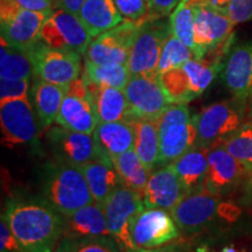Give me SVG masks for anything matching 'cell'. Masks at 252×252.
<instances>
[{
    "mask_svg": "<svg viewBox=\"0 0 252 252\" xmlns=\"http://www.w3.org/2000/svg\"><path fill=\"white\" fill-rule=\"evenodd\" d=\"M23 252H55L64 217L45 198H11L1 214Z\"/></svg>",
    "mask_w": 252,
    "mask_h": 252,
    "instance_id": "6da1fadb",
    "label": "cell"
},
{
    "mask_svg": "<svg viewBox=\"0 0 252 252\" xmlns=\"http://www.w3.org/2000/svg\"><path fill=\"white\" fill-rule=\"evenodd\" d=\"M229 50L210 53L202 59L194 58L181 67L160 75V82L172 102L187 104L200 97L222 70L223 59Z\"/></svg>",
    "mask_w": 252,
    "mask_h": 252,
    "instance_id": "7a4b0ae2",
    "label": "cell"
},
{
    "mask_svg": "<svg viewBox=\"0 0 252 252\" xmlns=\"http://www.w3.org/2000/svg\"><path fill=\"white\" fill-rule=\"evenodd\" d=\"M42 193L43 198L62 215H69L94 202L81 167L56 160L47 167Z\"/></svg>",
    "mask_w": 252,
    "mask_h": 252,
    "instance_id": "3957f363",
    "label": "cell"
},
{
    "mask_svg": "<svg viewBox=\"0 0 252 252\" xmlns=\"http://www.w3.org/2000/svg\"><path fill=\"white\" fill-rule=\"evenodd\" d=\"M248 103L237 98L212 104L194 116L196 127L195 146L209 150L224 143L247 122Z\"/></svg>",
    "mask_w": 252,
    "mask_h": 252,
    "instance_id": "277c9868",
    "label": "cell"
},
{
    "mask_svg": "<svg viewBox=\"0 0 252 252\" xmlns=\"http://www.w3.org/2000/svg\"><path fill=\"white\" fill-rule=\"evenodd\" d=\"M160 139L159 167L171 165L196 144V127L185 103H173L157 119Z\"/></svg>",
    "mask_w": 252,
    "mask_h": 252,
    "instance_id": "5b68a950",
    "label": "cell"
},
{
    "mask_svg": "<svg viewBox=\"0 0 252 252\" xmlns=\"http://www.w3.org/2000/svg\"><path fill=\"white\" fill-rule=\"evenodd\" d=\"M103 209L110 235L122 252L134 251L137 248L132 239V225L137 216L146 209L143 196L123 185L104 202Z\"/></svg>",
    "mask_w": 252,
    "mask_h": 252,
    "instance_id": "8992f818",
    "label": "cell"
},
{
    "mask_svg": "<svg viewBox=\"0 0 252 252\" xmlns=\"http://www.w3.org/2000/svg\"><path fill=\"white\" fill-rule=\"evenodd\" d=\"M195 56L202 59L210 53L230 48L234 21L226 8L207 4H194Z\"/></svg>",
    "mask_w": 252,
    "mask_h": 252,
    "instance_id": "52a82bcc",
    "label": "cell"
},
{
    "mask_svg": "<svg viewBox=\"0 0 252 252\" xmlns=\"http://www.w3.org/2000/svg\"><path fill=\"white\" fill-rule=\"evenodd\" d=\"M53 11L36 12L21 8L13 0H0L1 39L19 49L30 50L37 41L45 21Z\"/></svg>",
    "mask_w": 252,
    "mask_h": 252,
    "instance_id": "ba28073f",
    "label": "cell"
},
{
    "mask_svg": "<svg viewBox=\"0 0 252 252\" xmlns=\"http://www.w3.org/2000/svg\"><path fill=\"white\" fill-rule=\"evenodd\" d=\"M35 77L58 86L69 87L80 77L81 54L70 50L53 48L37 41L28 50Z\"/></svg>",
    "mask_w": 252,
    "mask_h": 252,
    "instance_id": "9c48e42d",
    "label": "cell"
},
{
    "mask_svg": "<svg viewBox=\"0 0 252 252\" xmlns=\"http://www.w3.org/2000/svg\"><path fill=\"white\" fill-rule=\"evenodd\" d=\"M169 32V24L162 23L161 19L140 21L127 62L131 76L158 75L161 49Z\"/></svg>",
    "mask_w": 252,
    "mask_h": 252,
    "instance_id": "30bf717a",
    "label": "cell"
},
{
    "mask_svg": "<svg viewBox=\"0 0 252 252\" xmlns=\"http://www.w3.org/2000/svg\"><path fill=\"white\" fill-rule=\"evenodd\" d=\"M133 119L157 121L173 102L163 89L159 75H133L125 87Z\"/></svg>",
    "mask_w": 252,
    "mask_h": 252,
    "instance_id": "8fae6325",
    "label": "cell"
},
{
    "mask_svg": "<svg viewBox=\"0 0 252 252\" xmlns=\"http://www.w3.org/2000/svg\"><path fill=\"white\" fill-rule=\"evenodd\" d=\"M40 40L53 48L86 54L93 36L80 15L55 8L41 28Z\"/></svg>",
    "mask_w": 252,
    "mask_h": 252,
    "instance_id": "7c38bea8",
    "label": "cell"
},
{
    "mask_svg": "<svg viewBox=\"0 0 252 252\" xmlns=\"http://www.w3.org/2000/svg\"><path fill=\"white\" fill-rule=\"evenodd\" d=\"M222 196L206 188L188 193L171 213L176 225L185 235H195L209 228L217 217Z\"/></svg>",
    "mask_w": 252,
    "mask_h": 252,
    "instance_id": "4fadbf2b",
    "label": "cell"
},
{
    "mask_svg": "<svg viewBox=\"0 0 252 252\" xmlns=\"http://www.w3.org/2000/svg\"><path fill=\"white\" fill-rule=\"evenodd\" d=\"M139 23L126 20L104 32L88 46L86 61L94 64H127Z\"/></svg>",
    "mask_w": 252,
    "mask_h": 252,
    "instance_id": "5bb4252c",
    "label": "cell"
},
{
    "mask_svg": "<svg viewBox=\"0 0 252 252\" xmlns=\"http://www.w3.org/2000/svg\"><path fill=\"white\" fill-rule=\"evenodd\" d=\"M2 144L8 147L31 143L40 133L35 111L30 98L8 100L0 106Z\"/></svg>",
    "mask_w": 252,
    "mask_h": 252,
    "instance_id": "9a60e30c",
    "label": "cell"
},
{
    "mask_svg": "<svg viewBox=\"0 0 252 252\" xmlns=\"http://www.w3.org/2000/svg\"><path fill=\"white\" fill-rule=\"evenodd\" d=\"M180 236L172 214L162 209H146L132 225V239L137 249H152L174 242Z\"/></svg>",
    "mask_w": 252,
    "mask_h": 252,
    "instance_id": "2e32d148",
    "label": "cell"
},
{
    "mask_svg": "<svg viewBox=\"0 0 252 252\" xmlns=\"http://www.w3.org/2000/svg\"><path fill=\"white\" fill-rule=\"evenodd\" d=\"M46 138L56 161L82 167L100 159L93 134L70 131L59 125L49 128Z\"/></svg>",
    "mask_w": 252,
    "mask_h": 252,
    "instance_id": "e0dca14e",
    "label": "cell"
},
{
    "mask_svg": "<svg viewBox=\"0 0 252 252\" xmlns=\"http://www.w3.org/2000/svg\"><path fill=\"white\" fill-rule=\"evenodd\" d=\"M207 158L209 168L204 188L210 193L223 197L232 193L245 180L247 167L230 154L223 144L207 150Z\"/></svg>",
    "mask_w": 252,
    "mask_h": 252,
    "instance_id": "ac0fdd59",
    "label": "cell"
},
{
    "mask_svg": "<svg viewBox=\"0 0 252 252\" xmlns=\"http://www.w3.org/2000/svg\"><path fill=\"white\" fill-rule=\"evenodd\" d=\"M188 194L171 165L161 166L151 173L144 191V203L149 209H162L172 213Z\"/></svg>",
    "mask_w": 252,
    "mask_h": 252,
    "instance_id": "d6986e66",
    "label": "cell"
},
{
    "mask_svg": "<svg viewBox=\"0 0 252 252\" xmlns=\"http://www.w3.org/2000/svg\"><path fill=\"white\" fill-rule=\"evenodd\" d=\"M222 78L235 98L249 102L252 96V42L230 48L223 61Z\"/></svg>",
    "mask_w": 252,
    "mask_h": 252,
    "instance_id": "ffe728a7",
    "label": "cell"
},
{
    "mask_svg": "<svg viewBox=\"0 0 252 252\" xmlns=\"http://www.w3.org/2000/svg\"><path fill=\"white\" fill-rule=\"evenodd\" d=\"M56 123L67 130L93 134L98 125L96 111L89 93L69 91L63 99Z\"/></svg>",
    "mask_w": 252,
    "mask_h": 252,
    "instance_id": "44dd1931",
    "label": "cell"
},
{
    "mask_svg": "<svg viewBox=\"0 0 252 252\" xmlns=\"http://www.w3.org/2000/svg\"><path fill=\"white\" fill-rule=\"evenodd\" d=\"M93 135L97 152L104 161L112 162L113 158L134 147L135 132L130 122L98 123Z\"/></svg>",
    "mask_w": 252,
    "mask_h": 252,
    "instance_id": "7402d4cb",
    "label": "cell"
},
{
    "mask_svg": "<svg viewBox=\"0 0 252 252\" xmlns=\"http://www.w3.org/2000/svg\"><path fill=\"white\" fill-rule=\"evenodd\" d=\"M69 87L58 86L40 78H35L30 91V102L35 111L40 133L49 128L56 122L60 109Z\"/></svg>",
    "mask_w": 252,
    "mask_h": 252,
    "instance_id": "603a6c76",
    "label": "cell"
},
{
    "mask_svg": "<svg viewBox=\"0 0 252 252\" xmlns=\"http://www.w3.org/2000/svg\"><path fill=\"white\" fill-rule=\"evenodd\" d=\"M84 83L99 123L131 122L130 106L124 89L98 87L86 81Z\"/></svg>",
    "mask_w": 252,
    "mask_h": 252,
    "instance_id": "cb8c5ba5",
    "label": "cell"
},
{
    "mask_svg": "<svg viewBox=\"0 0 252 252\" xmlns=\"http://www.w3.org/2000/svg\"><path fill=\"white\" fill-rule=\"evenodd\" d=\"M63 237L111 236L106 224V217L102 204L90 203L69 215H63Z\"/></svg>",
    "mask_w": 252,
    "mask_h": 252,
    "instance_id": "d4e9b609",
    "label": "cell"
},
{
    "mask_svg": "<svg viewBox=\"0 0 252 252\" xmlns=\"http://www.w3.org/2000/svg\"><path fill=\"white\" fill-rule=\"evenodd\" d=\"M81 169L86 176L94 202L102 206L116 189L124 185L112 162L96 159L82 166Z\"/></svg>",
    "mask_w": 252,
    "mask_h": 252,
    "instance_id": "484cf974",
    "label": "cell"
},
{
    "mask_svg": "<svg viewBox=\"0 0 252 252\" xmlns=\"http://www.w3.org/2000/svg\"><path fill=\"white\" fill-rule=\"evenodd\" d=\"M78 15L93 37L123 23V15L113 0H86Z\"/></svg>",
    "mask_w": 252,
    "mask_h": 252,
    "instance_id": "4316f807",
    "label": "cell"
},
{
    "mask_svg": "<svg viewBox=\"0 0 252 252\" xmlns=\"http://www.w3.org/2000/svg\"><path fill=\"white\" fill-rule=\"evenodd\" d=\"M179 179H180L188 193L204 188L208 168L207 150L194 146L178 160L171 163Z\"/></svg>",
    "mask_w": 252,
    "mask_h": 252,
    "instance_id": "83f0119b",
    "label": "cell"
},
{
    "mask_svg": "<svg viewBox=\"0 0 252 252\" xmlns=\"http://www.w3.org/2000/svg\"><path fill=\"white\" fill-rule=\"evenodd\" d=\"M135 132L134 150L151 172L159 167L160 139L157 121L133 119L130 122Z\"/></svg>",
    "mask_w": 252,
    "mask_h": 252,
    "instance_id": "f1b7e54d",
    "label": "cell"
},
{
    "mask_svg": "<svg viewBox=\"0 0 252 252\" xmlns=\"http://www.w3.org/2000/svg\"><path fill=\"white\" fill-rule=\"evenodd\" d=\"M112 163L122 178L123 184L144 197L145 188L152 172L144 165L134 147L113 158Z\"/></svg>",
    "mask_w": 252,
    "mask_h": 252,
    "instance_id": "f546056e",
    "label": "cell"
},
{
    "mask_svg": "<svg viewBox=\"0 0 252 252\" xmlns=\"http://www.w3.org/2000/svg\"><path fill=\"white\" fill-rule=\"evenodd\" d=\"M34 75L33 63L27 50L11 46L1 39L0 47V77L1 80H24Z\"/></svg>",
    "mask_w": 252,
    "mask_h": 252,
    "instance_id": "4dcf8cb0",
    "label": "cell"
},
{
    "mask_svg": "<svg viewBox=\"0 0 252 252\" xmlns=\"http://www.w3.org/2000/svg\"><path fill=\"white\" fill-rule=\"evenodd\" d=\"M131 78L127 64H94L86 61L83 80L98 87L125 89Z\"/></svg>",
    "mask_w": 252,
    "mask_h": 252,
    "instance_id": "1f68e13d",
    "label": "cell"
},
{
    "mask_svg": "<svg viewBox=\"0 0 252 252\" xmlns=\"http://www.w3.org/2000/svg\"><path fill=\"white\" fill-rule=\"evenodd\" d=\"M171 33L195 54V11L190 0H180L169 19Z\"/></svg>",
    "mask_w": 252,
    "mask_h": 252,
    "instance_id": "d6a6232c",
    "label": "cell"
},
{
    "mask_svg": "<svg viewBox=\"0 0 252 252\" xmlns=\"http://www.w3.org/2000/svg\"><path fill=\"white\" fill-rule=\"evenodd\" d=\"M196 58L194 52L185 45L182 41L169 32L163 42L159 64H158V75H162L172 69L181 67L189 60Z\"/></svg>",
    "mask_w": 252,
    "mask_h": 252,
    "instance_id": "836d02e7",
    "label": "cell"
},
{
    "mask_svg": "<svg viewBox=\"0 0 252 252\" xmlns=\"http://www.w3.org/2000/svg\"><path fill=\"white\" fill-rule=\"evenodd\" d=\"M55 252H122L111 236L62 237Z\"/></svg>",
    "mask_w": 252,
    "mask_h": 252,
    "instance_id": "e575fe53",
    "label": "cell"
},
{
    "mask_svg": "<svg viewBox=\"0 0 252 252\" xmlns=\"http://www.w3.org/2000/svg\"><path fill=\"white\" fill-rule=\"evenodd\" d=\"M223 146L232 154L247 169L252 168V122L247 121L230 137L226 138Z\"/></svg>",
    "mask_w": 252,
    "mask_h": 252,
    "instance_id": "d590c367",
    "label": "cell"
},
{
    "mask_svg": "<svg viewBox=\"0 0 252 252\" xmlns=\"http://www.w3.org/2000/svg\"><path fill=\"white\" fill-rule=\"evenodd\" d=\"M30 80H0V103L28 98Z\"/></svg>",
    "mask_w": 252,
    "mask_h": 252,
    "instance_id": "8d00e7d4",
    "label": "cell"
},
{
    "mask_svg": "<svg viewBox=\"0 0 252 252\" xmlns=\"http://www.w3.org/2000/svg\"><path fill=\"white\" fill-rule=\"evenodd\" d=\"M118 11L126 20L140 23L149 13V1L146 0H113Z\"/></svg>",
    "mask_w": 252,
    "mask_h": 252,
    "instance_id": "74e56055",
    "label": "cell"
},
{
    "mask_svg": "<svg viewBox=\"0 0 252 252\" xmlns=\"http://www.w3.org/2000/svg\"><path fill=\"white\" fill-rule=\"evenodd\" d=\"M226 11L234 24H242L252 19V0H230Z\"/></svg>",
    "mask_w": 252,
    "mask_h": 252,
    "instance_id": "f35d334b",
    "label": "cell"
},
{
    "mask_svg": "<svg viewBox=\"0 0 252 252\" xmlns=\"http://www.w3.org/2000/svg\"><path fill=\"white\" fill-rule=\"evenodd\" d=\"M180 0H150L149 1V13L146 19L150 20H159L169 15L178 6Z\"/></svg>",
    "mask_w": 252,
    "mask_h": 252,
    "instance_id": "ab89813d",
    "label": "cell"
},
{
    "mask_svg": "<svg viewBox=\"0 0 252 252\" xmlns=\"http://www.w3.org/2000/svg\"><path fill=\"white\" fill-rule=\"evenodd\" d=\"M0 251L1 252H23L20 244L15 238L5 217L1 215L0 220Z\"/></svg>",
    "mask_w": 252,
    "mask_h": 252,
    "instance_id": "60d3db41",
    "label": "cell"
},
{
    "mask_svg": "<svg viewBox=\"0 0 252 252\" xmlns=\"http://www.w3.org/2000/svg\"><path fill=\"white\" fill-rule=\"evenodd\" d=\"M13 1L21 8L28 11L48 12L58 8L55 0H13Z\"/></svg>",
    "mask_w": 252,
    "mask_h": 252,
    "instance_id": "b9f144b4",
    "label": "cell"
},
{
    "mask_svg": "<svg viewBox=\"0 0 252 252\" xmlns=\"http://www.w3.org/2000/svg\"><path fill=\"white\" fill-rule=\"evenodd\" d=\"M132 252H193V251H191L190 244L187 243V242L174 241V242H171V243L161 245V247H158V248L135 249V250Z\"/></svg>",
    "mask_w": 252,
    "mask_h": 252,
    "instance_id": "7bdbcfd3",
    "label": "cell"
},
{
    "mask_svg": "<svg viewBox=\"0 0 252 252\" xmlns=\"http://www.w3.org/2000/svg\"><path fill=\"white\" fill-rule=\"evenodd\" d=\"M241 209L239 207L231 202H223L220 203V219H223L228 222H234L239 217Z\"/></svg>",
    "mask_w": 252,
    "mask_h": 252,
    "instance_id": "ee69618b",
    "label": "cell"
},
{
    "mask_svg": "<svg viewBox=\"0 0 252 252\" xmlns=\"http://www.w3.org/2000/svg\"><path fill=\"white\" fill-rule=\"evenodd\" d=\"M84 1L86 0H58V8H62L64 11L78 15Z\"/></svg>",
    "mask_w": 252,
    "mask_h": 252,
    "instance_id": "f6af8a7d",
    "label": "cell"
},
{
    "mask_svg": "<svg viewBox=\"0 0 252 252\" xmlns=\"http://www.w3.org/2000/svg\"><path fill=\"white\" fill-rule=\"evenodd\" d=\"M193 4H207L216 6V7L220 8H226V6L229 5L230 0H190Z\"/></svg>",
    "mask_w": 252,
    "mask_h": 252,
    "instance_id": "bcb514c9",
    "label": "cell"
},
{
    "mask_svg": "<svg viewBox=\"0 0 252 252\" xmlns=\"http://www.w3.org/2000/svg\"><path fill=\"white\" fill-rule=\"evenodd\" d=\"M245 194L248 200L252 201V168L249 169L245 176Z\"/></svg>",
    "mask_w": 252,
    "mask_h": 252,
    "instance_id": "7dc6e473",
    "label": "cell"
},
{
    "mask_svg": "<svg viewBox=\"0 0 252 252\" xmlns=\"http://www.w3.org/2000/svg\"><path fill=\"white\" fill-rule=\"evenodd\" d=\"M247 121L252 122V96L248 102V110H247Z\"/></svg>",
    "mask_w": 252,
    "mask_h": 252,
    "instance_id": "c3c4849f",
    "label": "cell"
},
{
    "mask_svg": "<svg viewBox=\"0 0 252 252\" xmlns=\"http://www.w3.org/2000/svg\"><path fill=\"white\" fill-rule=\"evenodd\" d=\"M220 252H247L244 250H237L235 247H232V245H229V247H225L223 248L222 250H220Z\"/></svg>",
    "mask_w": 252,
    "mask_h": 252,
    "instance_id": "681fc988",
    "label": "cell"
},
{
    "mask_svg": "<svg viewBox=\"0 0 252 252\" xmlns=\"http://www.w3.org/2000/svg\"><path fill=\"white\" fill-rule=\"evenodd\" d=\"M196 252H209V249H208L207 245H201L196 249Z\"/></svg>",
    "mask_w": 252,
    "mask_h": 252,
    "instance_id": "f907efd6",
    "label": "cell"
},
{
    "mask_svg": "<svg viewBox=\"0 0 252 252\" xmlns=\"http://www.w3.org/2000/svg\"><path fill=\"white\" fill-rule=\"evenodd\" d=\"M55 1H56V4H58V0H55Z\"/></svg>",
    "mask_w": 252,
    "mask_h": 252,
    "instance_id": "816d5d0a",
    "label": "cell"
},
{
    "mask_svg": "<svg viewBox=\"0 0 252 252\" xmlns=\"http://www.w3.org/2000/svg\"><path fill=\"white\" fill-rule=\"evenodd\" d=\"M146 1H150V0H146Z\"/></svg>",
    "mask_w": 252,
    "mask_h": 252,
    "instance_id": "f5cc1de1",
    "label": "cell"
}]
</instances>
